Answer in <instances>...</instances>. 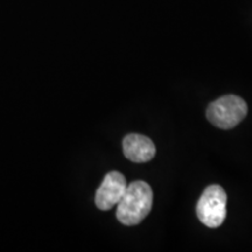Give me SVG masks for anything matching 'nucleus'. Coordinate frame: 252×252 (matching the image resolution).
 Returning a JSON list of instances; mask_svg holds the SVG:
<instances>
[{"instance_id":"nucleus-1","label":"nucleus","mask_w":252,"mask_h":252,"mask_svg":"<svg viewBox=\"0 0 252 252\" xmlns=\"http://www.w3.org/2000/svg\"><path fill=\"white\" fill-rule=\"evenodd\" d=\"M153 204V191L145 181L127 185L124 196L117 204V219L124 225L139 224L149 215Z\"/></svg>"},{"instance_id":"nucleus-2","label":"nucleus","mask_w":252,"mask_h":252,"mask_svg":"<svg viewBox=\"0 0 252 252\" xmlns=\"http://www.w3.org/2000/svg\"><path fill=\"white\" fill-rule=\"evenodd\" d=\"M247 113L248 105L244 99L236 94H226L209 104L207 118L217 127L229 130L243 121Z\"/></svg>"},{"instance_id":"nucleus-3","label":"nucleus","mask_w":252,"mask_h":252,"mask_svg":"<svg viewBox=\"0 0 252 252\" xmlns=\"http://www.w3.org/2000/svg\"><path fill=\"white\" fill-rule=\"evenodd\" d=\"M225 190L219 185H212L204 189L196 206L198 220L208 228H219L226 217Z\"/></svg>"},{"instance_id":"nucleus-4","label":"nucleus","mask_w":252,"mask_h":252,"mask_svg":"<svg viewBox=\"0 0 252 252\" xmlns=\"http://www.w3.org/2000/svg\"><path fill=\"white\" fill-rule=\"evenodd\" d=\"M126 188L127 182L122 173L116 171L108 173L96 193V206L100 210H110L122 200Z\"/></svg>"},{"instance_id":"nucleus-5","label":"nucleus","mask_w":252,"mask_h":252,"mask_svg":"<svg viewBox=\"0 0 252 252\" xmlns=\"http://www.w3.org/2000/svg\"><path fill=\"white\" fill-rule=\"evenodd\" d=\"M123 151L128 160L143 163L153 159L156 154V146L150 138L141 134L131 133L126 135L123 140Z\"/></svg>"}]
</instances>
